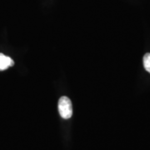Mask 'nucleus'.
<instances>
[{"label": "nucleus", "mask_w": 150, "mask_h": 150, "mask_svg": "<svg viewBox=\"0 0 150 150\" xmlns=\"http://www.w3.org/2000/svg\"><path fill=\"white\" fill-rule=\"evenodd\" d=\"M59 112L60 116L64 119H69L73 115L72 102L68 97L63 96L59 101Z\"/></svg>", "instance_id": "nucleus-1"}, {"label": "nucleus", "mask_w": 150, "mask_h": 150, "mask_svg": "<svg viewBox=\"0 0 150 150\" xmlns=\"http://www.w3.org/2000/svg\"><path fill=\"white\" fill-rule=\"evenodd\" d=\"M14 64L13 60L4 54H0V71H4Z\"/></svg>", "instance_id": "nucleus-2"}, {"label": "nucleus", "mask_w": 150, "mask_h": 150, "mask_svg": "<svg viewBox=\"0 0 150 150\" xmlns=\"http://www.w3.org/2000/svg\"><path fill=\"white\" fill-rule=\"evenodd\" d=\"M144 66L145 70L150 74V53H148L144 56Z\"/></svg>", "instance_id": "nucleus-3"}]
</instances>
